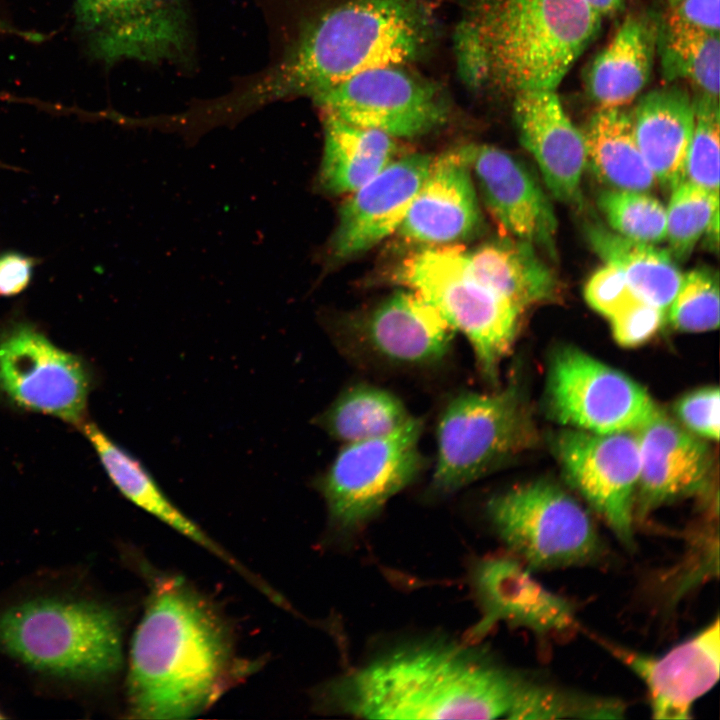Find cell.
<instances>
[{
  "label": "cell",
  "mask_w": 720,
  "mask_h": 720,
  "mask_svg": "<svg viewBox=\"0 0 720 720\" xmlns=\"http://www.w3.org/2000/svg\"><path fill=\"white\" fill-rule=\"evenodd\" d=\"M529 677L470 648H402L343 674L322 692L328 709L366 719H517Z\"/></svg>",
  "instance_id": "1"
},
{
  "label": "cell",
  "mask_w": 720,
  "mask_h": 720,
  "mask_svg": "<svg viewBox=\"0 0 720 720\" xmlns=\"http://www.w3.org/2000/svg\"><path fill=\"white\" fill-rule=\"evenodd\" d=\"M220 618L182 581L157 582L134 632L127 677L131 718L186 719L204 712L232 676Z\"/></svg>",
  "instance_id": "2"
},
{
  "label": "cell",
  "mask_w": 720,
  "mask_h": 720,
  "mask_svg": "<svg viewBox=\"0 0 720 720\" xmlns=\"http://www.w3.org/2000/svg\"><path fill=\"white\" fill-rule=\"evenodd\" d=\"M432 32L429 0H349L309 24L242 98L314 97L359 73L414 60Z\"/></svg>",
  "instance_id": "3"
},
{
  "label": "cell",
  "mask_w": 720,
  "mask_h": 720,
  "mask_svg": "<svg viewBox=\"0 0 720 720\" xmlns=\"http://www.w3.org/2000/svg\"><path fill=\"white\" fill-rule=\"evenodd\" d=\"M601 17L584 0H488L471 18L490 79L518 93L555 90L598 33Z\"/></svg>",
  "instance_id": "4"
},
{
  "label": "cell",
  "mask_w": 720,
  "mask_h": 720,
  "mask_svg": "<svg viewBox=\"0 0 720 720\" xmlns=\"http://www.w3.org/2000/svg\"><path fill=\"white\" fill-rule=\"evenodd\" d=\"M0 648L34 670L96 683L123 663L122 625L111 606L85 598L39 597L0 614Z\"/></svg>",
  "instance_id": "5"
},
{
  "label": "cell",
  "mask_w": 720,
  "mask_h": 720,
  "mask_svg": "<svg viewBox=\"0 0 720 720\" xmlns=\"http://www.w3.org/2000/svg\"><path fill=\"white\" fill-rule=\"evenodd\" d=\"M396 278L467 338L482 376L492 384L497 382L522 311L473 274L464 250L449 245L426 247L400 264Z\"/></svg>",
  "instance_id": "6"
},
{
  "label": "cell",
  "mask_w": 720,
  "mask_h": 720,
  "mask_svg": "<svg viewBox=\"0 0 720 720\" xmlns=\"http://www.w3.org/2000/svg\"><path fill=\"white\" fill-rule=\"evenodd\" d=\"M536 428L520 386L493 393L464 392L441 413L431 489L448 494L531 448Z\"/></svg>",
  "instance_id": "7"
},
{
  "label": "cell",
  "mask_w": 720,
  "mask_h": 720,
  "mask_svg": "<svg viewBox=\"0 0 720 720\" xmlns=\"http://www.w3.org/2000/svg\"><path fill=\"white\" fill-rule=\"evenodd\" d=\"M488 519L530 570L592 565L605 546L589 513L556 484L533 481L491 497Z\"/></svg>",
  "instance_id": "8"
},
{
  "label": "cell",
  "mask_w": 720,
  "mask_h": 720,
  "mask_svg": "<svg viewBox=\"0 0 720 720\" xmlns=\"http://www.w3.org/2000/svg\"><path fill=\"white\" fill-rule=\"evenodd\" d=\"M422 429L423 422L410 417L386 435L345 444L315 481L337 528L362 527L420 475Z\"/></svg>",
  "instance_id": "9"
},
{
  "label": "cell",
  "mask_w": 720,
  "mask_h": 720,
  "mask_svg": "<svg viewBox=\"0 0 720 720\" xmlns=\"http://www.w3.org/2000/svg\"><path fill=\"white\" fill-rule=\"evenodd\" d=\"M545 399L554 420L593 433L635 431L659 410L635 380L571 345L551 354Z\"/></svg>",
  "instance_id": "10"
},
{
  "label": "cell",
  "mask_w": 720,
  "mask_h": 720,
  "mask_svg": "<svg viewBox=\"0 0 720 720\" xmlns=\"http://www.w3.org/2000/svg\"><path fill=\"white\" fill-rule=\"evenodd\" d=\"M73 20L88 56L106 65L183 61L190 50L185 0H74Z\"/></svg>",
  "instance_id": "11"
},
{
  "label": "cell",
  "mask_w": 720,
  "mask_h": 720,
  "mask_svg": "<svg viewBox=\"0 0 720 720\" xmlns=\"http://www.w3.org/2000/svg\"><path fill=\"white\" fill-rule=\"evenodd\" d=\"M91 377L84 362L26 322L0 333V391L15 406L81 426Z\"/></svg>",
  "instance_id": "12"
},
{
  "label": "cell",
  "mask_w": 720,
  "mask_h": 720,
  "mask_svg": "<svg viewBox=\"0 0 720 720\" xmlns=\"http://www.w3.org/2000/svg\"><path fill=\"white\" fill-rule=\"evenodd\" d=\"M552 447L567 481L601 515L619 541L633 548L640 473L635 431L593 433L568 428L555 435Z\"/></svg>",
  "instance_id": "13"
},
{
  "label": "cell",
  "mask_w": 720,
  "mask_h": 720,
  "mask_svg": "<svg viewBox=\"0 0 720 720\" xmlns=\"http://www.w3.org/2000/svg\"><path fill=\"white\" fill-rule=\"evenodd\" d=\"M313 99L325 113L393 138L424 135L444 123L448 113L437 88L400 66L359 73Z\"/></svg>",
  "instance_id": "14"
},
{
  "label": "cell",
  "mask_w": 720,
  "mask_h": 720,
  "mask_svg": "<svg viewBox=\"0 0 720 720\" xmlns=\"http://www.w3.org/2000/svg\"><path fill=\"white\" fill-rule=\"evenodd\" d=\"M518 558L488 556L471 572V585L481 618L469 632L478 640L498 622L526 628L539 637L558 635L576 627L574 606L536 581Z\"/></svg>",
  "instance_id": "15"
},
{
  "label": "cell",
  "mask_w": 720,
  "mask_h": 720,
  "mask_svg": "<svg viewBox=\"0 0 720 720\" xmlns=\"http://www.w3.org/2000/svg\"><path fill=\"white\" fill-rule=\"evenodd\" d=\"M453 332L418 293L401 290L351 324L347 346L389 365L427 366L447 355Z\"/></svg>",
  "instance_id": "16"
},
{
  "label": "cell",
  "mask_w": 720,
  "mask_h": 720,
  "mask_svg": "<svg viewBox=\"0 0 720 720\" xmlns=\"http://www.w3.org/2000/svg\"><path fill=\"white\" fill-rule=\"evenodd\" d=\"M457 150L469 166L487 209L506 234L553 253L556 215L526 165L491 145L469 144Z\"/></svg>",
  "instance_id": "17"
},
{
  "label": "cell",
  "mask_w": 720,
  "mask_h": 720,
  "mask_svg": "<svg viewBox=\"0 0 720 720\" xmlns=\"http://www.w3.org/2000/svg\"><path fill=\"white\" fill-rule=\"evenodd\" d=\"M603 645L645 684L656 719L690 718L694 703L719 679L718 618L662 656L646 655L608 642Z\"/></svg>",
  "instance_id": "18"
},
{
  "label": "cell",
  "mask_w": 720,
  "mask_h": 720,
  "mask_svg": "<svg viewBox=\"0 0 720 720\" xmlns=\"http://www.w3.org/2000/svg\"><path fill=\"white\" fill-rule=\"evenodd\" d=\"M640 473L634 513L639 517L676 500L704 494L712 480L708 446L661 410L635 430Z\"/></svg>",
  "instance_id": "19"
},
{
  "label": "cell",
  "mask_w": 720,
  "mask_h": 720,
  "mask_svg": "<svg viewBox=\"0 0 720 720\" xmlns=\"http://www.w3.org/2000/svg\"><path fill=\"white\" fill-rule=\"evenodd\" d=\"M432 161L433 157L423 153L393 159L350 193L340 208L332 239L335 258L347 260L358 256L397 232Z\"/></svg>",
  "instance_id": "20"
},
{
  "label": "cell",
  "mask_w": 720,
  "mask_h": 720,
  "mask_svg": "<svg viewBox=\"0 0 720 720\" xmlns=\"http://www.w3.org/2000/svg\"><path fill=\"white\" fill-rule=\"evenodd\" d=\"M513 115L521 144L536 161L552 195L566 204H580L584 136L565 113L555 90L515 93Z\"/></svg>",
  "instance_id": "21"
},
{
  "label": "cell",
  "mask_w": 720,
  "mask_h": 720,
  "mask_svg": "<svg viewBox=\"0 0 720 720\" xmlns=\"http://www.w3.org/2000/svg\"><path fill=\"white\" fill-rule=\"evenodd\" d=\"M481 225L472 174L456 149L433 158L397 232L426 247L447 246L473 236Z\"/></svg>",
  "instance_id": "22"
},
{
  "label": "cell",
  "mask_w": 720,
  "mask_h": 720,
  "mask_svg": "<svg viewBox=\"0 0 720 720\" xmlns=\"http://www.w3.org/2000/svg\"><path fill=\"white\" fill-rule=\"evenodd\" d=\"M631 120L638 148L656 182L673 190L685 180L695 122L694 101L678 87L652 90L639 99Z\"/></svg>",
  "instance_id": "23"
},
{
  "label": "cell",
  "mask_w": 720,
  "mask_h": 720,
  "mask_svg": "<svg viewBox=\"0 0 720 720\" xmlns=\"http://www.w3.org/2000/svg\"><path fill=\"white\" fill-rule=\"evenodd\" d=\"M80 427L95 449L107 475L124 497L220 558L253 584L259 583L258 578L174 505L137 458L94 423L85 422Z\"/></svg>",
  "instance_id": "24"
},
{
  "label": "cell",
  "mask_w": 720,
  "mask_h": 720,
  "mask_svg": "<svg viewBox=\"0 0 720 720\" xmlns=\"http://www.w3.org/2000/svg\"><path fill=\"white\" fill-rule=\"evenodd\" d=\"M657 29L650 17L629 15L595 57L586 87L600 108H622L646 86L656 53Z\"/></svg>",
  "instance_id": "25"
},
{
  "label": "cell",
  "mask_w": 720,
  "mask_h": 720,
  "mask_svg": "<svg viewBox=\"0 0 720 720\" xmlns=\"http://www.w3.org/2000/svg\"><path fill=\"white\" fill-rule=\"evenodd\" d=\"M464 254L473 274L522 312L558 294L554 273L528 241L506 236Z\"/></svg>",
  "instance_id": "26"
},
{
  "label": "cell",
  "mask_w": 720,
  "mask_h": 720,
  "mask_svg": "<svg viewBox=\"0 0 720 720\" xmlns=\"http://www.w3.org/2000/svg\"><path fill=\"white\" fill-rule=\"evenodd\" d=\"M322 182L334 194H350L385 168L397 153L393 137L325 113Z\"/></svg>",
  "instance_id": "27"
},
{
  "label": "cell",
  "mask_w": 720,
  "mask_h": 720,
  "mask_svg": "<svg viewBox=\"0 0 720 720\" xmlns=\"http://www.w3.org/2000/svg\"><path fill=\"white\" fill-rule=\"evenodd\" d=\"M584 231L597 255L622 272L636 295L667 312L682 279L668 250L631 240L598 222L587 223Z\"/></svg>",
  "instance_id": "28"
},
{
  "label": "cell",
  "mask_w": 720,
  "mask_h": 720,
  "mask_svg": "<svg viewBox=\"0 0 720 720\" xmlns=\"http://www.w3.org/2000/svg\"><path fill=\"white\" fill-rule=\"evenodd\" d=\"M595 175L611 189L649 192L656 179L636 143L631 114L622 108H600L583 134Z\"/></svg>",
  "instance_id": "29"
},
{
  "label": "cell",
  "mask_w": 720,
  "mask_h": 720,
  "mask_svg": "<svg viewBox=\"0 0 720 720\" xmlns=\"http://www.w3.org/2000/svg\"><path fill=\"white\" fill-rule=\"evenodd\" d=\"M656 50L663 76L685 80L699 95L718 99L720 73L719 34L666 15L658 24Z\"/></svg>",
  "instance_id": "30"
},
{
  "label": "cell",
  "mask_w": 720,
  "mask_h": 720,
  "mask_svg": "<svg viewBox=\"0 0 720 720\" xmlns=\"http://www.w3.org/2000/svg\"><path fill=\"white\" fill-rule=\"evenodd\" d=\"M410 417L393 393L357 384L340 393L314 423L333 438L351 443L386 435Z\"/></svg>",
  "instance_id": "31"
},
{
  "label": "cell",
  "mask_w": 720,
  "mask_h": 720,
  "mask_svg": "<svg viewBox=\"0 0 720 720\" xmlns=\"http://www.w3.org/2000/svg\"><path fill=\"white\" fill-rule=\"evenodd\" d=\"M665 210L668 251L675 261H685L712 220L719 217V195L684 180L672 190Z\"/></svg>",
  "instance_id": "32"
},
{
  "label": "cell",
  "mask_w": 720,
  "mask_h": 720,
  "mask_svg": "<svg viewBox=\"0 0 720 720\" xmlns=\"http://www.w3.org/2000/svg\"><path fill=\"white\" fill-rule=\"evenodd\" d=\"M597 204L612 230L634 241L656 245L666 237V210L646 192L607 189Z\"/></svg>",
  "instance_id": "33"
},
{
  "label": "cell",
  "mask_w": 720,
  "mask_h": 720,
  "mask_svg": "<svg viewBox=\"0 0 720 720\" xmlns=\"http://www.w3.org/2000/svg\"><path fill=\"white\" fill-rule=\"evenodd\" d=\"M718 274L698 268L682 275L672 302L668 320L683 332H705L719 326L720 314Z\"/></svg>",
  "instance_id": "34"
},
{
  "label": "cell",
  "mask_w": 720,
  "mask_h": 720,
  "mask_svg": "<svg viewBox=\"0 0 720 720\" xmlns=\"http://www.w3.org/2000/svg\"><path fill=\"white\" fill-rule=\"evenodd\" d=\"M695 122L685 167V180L719 195L718 99L699 95L694 101Z\"/></svg>",
  "instance_id": "35"
},
{
  "label": "cell",
  "mask_w": 720,
  "mask_h": 720,
  "mask_svg": "<svg viewBox=\"0 0 720 720\" xmlns=\"http://www.w3.org/2000/svg\"><path fill=\"white\" fill-rule=\"evenodd\" d=\"M665 316L664 309L636 295L608 320L616 342L634 347L651 339L662 327Z\"/></svg>",
  "instance_id": "36"
},
{
  "label": "cell",
  "mask_w": 720,
  "mask_h": 720,
  "mask_svg": "<svg viewBox=\"0 0 720 720\" xmlns=\"http://www.w3.org/2000/svg\"><path fill=\"white\" fill-rule=\"evenodd\" d=\"M680 422L694 435L718 440L720 392L716 386L702 387L682 396L675 405Z\"/></svg>",
  "instance_id": "37"
},
{
  "label": "cell",
  "mask_w": 720,
  "mask_h": 720,
  "mask_svg": "<svg viewBox=\"0 0 720 720\" xmlns=\"http://www.w3.org/2000/svg\"><path fill=\"white\" fill-rule=\"evenodd\" d=\"M636 294L630 288L622 272L611 264L598 269L584 288L589 306L609 319Z\"/></svg>",
  "instance_id": "38"
},
{
  "label": "cell",
  "mask_w": 720,
  "mask_h": 720,
  "mask_svg": "<svg viewBox=\"0 0 720 720\" xmlns=\"http://www.w3.org/2000/svg\"><path fill=\"white\" fill-rule=\"evenodd\" d=\"M455 48L460 76L470 88H479L490 79L486 50L472 18L456 30Z\"/></svg>",
  "instance_id": "39"
},
{
  "label": "cell",
  "mask_w": 720,
  "mask_h": 720,
  "mask_svg": "<svg viewBox=\"0 0 720 720\" xmlns=\"http://www.w3.org/2000/svg\"><path fill=\"white\" fill-rule=\"evenodd\" d=\"M667 14L688 25L719 34V0H664Z\"/></svg>",
  "instance_id": "40"
},
{
  "label": "cell",
  "mask_w": 720,
  "mask_h": 720,
  "mask_svg": "<svg viewBox=\"0 0 720 720\" xmlns=\"http://www.w3.org/2000/svg\"><path fill=\"white\" fill-rule=\"evenodd\" d=\"M38 261L29 255L7 251L0 256V297L23 292L31 283Z\"/></svg>",
  "instance_id": "41"
},
{
  "label": "cell",
  "mask_w": 720,
  "mask_h": 720,
  "mask_svg": "<svg viewBox=\"0 0 720 720\" xmlns=\"http://www.w3.org/2000/svg\"><path fill=\"white\" fill-rule=\"evenodd\" d=\"M598 14L610 15L621 9L624 0H584Z\"/></svg>",
  "instance_id": "42"
},
{
  "label": "cell",
  "mask_w": 720,
  "mask_h": 720,
  "mask_svg": "<svg viewBox=\"0 0 720 720\" xmlns=\"http://www.w3.org/2000/svg\"><path fill=\"white\" fill-rule=\"evenodd\" d=\"M3 718H5V716L2 715V713L0 712V719H3Z\"/></svg>",
  "instance_id": "43"
}]
</instances>
